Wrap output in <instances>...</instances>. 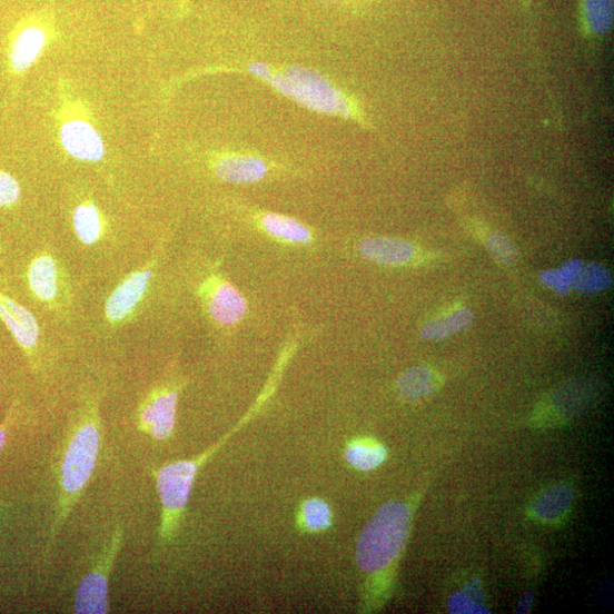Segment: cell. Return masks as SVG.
Returning <instances> with one entry per match:
<instances>
[{
  "instance_id": "10",
  "label": "cell",
  "mask_w": 614,
  "mask_h": 614,
  "mask_svg": "<svg viewBox=\"0 0 614 614\" xmlns=\"http://www.w3.org/2000/svg\"><path fill=\"white\" fill-rule=\"evenodd\" d=\"M0 320L11 333L28 360L34 362L41 335L36 317L22 304L0 291Z\"/></svg>"
},
{
  "instance_id": "27",
  "label": "cell",
  "mask_w": 614,
  "mask_h": 614,
  "mask_svg": "<svg viewBox=\"0 0 614 614\" xmlns=\"http://www.w3.org/2000/svg\"><path fill=\"white\" fill-rule=\"evenodd\" d=\"M21 405L17 400L10 407L4 420L0 423V453L6 448L10 436L19 426L21 419Z\"/></svg>"
},
{
  "instance_id": "5",
  "label": "cell",
  "mask_w": 614,
  "mask_h": 614,
  "mask_svg": "<svg viewBox=\"0 0 614 614\" xmlns=\"http://www.w3.org/2000/svg\"><path fill=\"white\" fill-rule=\"evenodd\" d=\"M58 122L61 143L72 158L86 162H99L105 158V141L81 99L71 95L63 97Z\"/></svg>"
},
{
  "instance_id": "29",
  "label": "cell",
  "mask_w": 614,
  "mask_h": 614,
  "mask_svg": "<svg viewBox=\"0 0 614 614\" xmlns=\"http://www.w3.org/2000/svg\"><path fill=\"white\" fill-rule=\"evenodd\" d=\"M532 602H533V595L529 593L523 598L518 611L521 613L527 612L531 607Z\"/></svg>"
},
{
  "instance_id": "6",
  "label": "cell",
  "mask_w": 614,
  "mask_h": 614,
  "mask_svg": "<svg viewBox=\"0 0 614 614\" xmlns=\"http://www.w3.org/2000/svg\"><path fill=\"white\" fill-rule=\"evenodd\" d=\"M125 538V528L117 526L110 541L99 552L93 566L77 588L75 613L107 614L110 612V580Z\"/></svg>"
},
{
  "instance_id": "9",
  "label": "cell",
  "mask_w": 614,
  "mask_h": 614,
  "mask_svg": "<svg viewBox=\"0 0 614 614\" xmlns=\"http://www.w3.org/2000/svg\"><path fill=\"white\" fill-rule=\"evenodd\" d=\"M152 275L154 266L149 264L130 274L111 293L106 303V317L111 325L119 326L131 319L147 295Z\"/></svg>"
},
{
  "instance_id": "15",
  "label": "cell",
  "mask_w": 614,
  "mask_h": 614,
  "mask_svg": "<svg viewBox=\"0 0 614 614\" xmlns=\"http://www.w3.org/2000/svg\"><path fill=\"white\" fill-rule=\"evenodd\" d=\"M388 452L379 442L373 438H357L345 448L346 463L358 472H373L382 466Z\"/></svg>"
},
{
  "instance_id": "20",
  "label": "cell",
  "mask_w": 614,
  "mask_h": 614,
  "mask_svg": "<svg viewBox=\"0 0 614 614\" xmlns=\"http://www.w3.org/2000/svg\"><path fill=\"white\" fill-rule=\"evenodd\" d=\"M439 385L436 373L427 367L406 372L398 380L399 395L407 400H418L434 393Z\"/></svg>"
},
{
  "instance_id": "18",
  "label": "cell",
  "mask_w": 614,
  "mask_h": 614,
  "mask_svg": "<svg viewBox=\"0 0 614 614\" xmlns=\"http://www.w3.org/2000/svg\"><path fill=\"white\" fill-rule=\"evenodd\" d=\"M72 221L78 239L85 245L90 246L98 242L106 234V218L97 205L90 200L78 205Z\"/></svg>"
},
{
  "instance_id": "17",
  "label": "cell",
  "mask_w": 614,
  "mask_h": 614,
  "mask_svg": "<svg viewBox=\"0 0 614 614\" xmlns=\"http://www.w3.org/2000/svg\"><path fill=\"white\" fill-rule=\"evenodd\" d=\"M591 399V387L571 384L554 392L545 403V408L547 415L565 418L581 412L584 404Z\"/></svg>"
},
{
  "instance_id": "32",
  "label": "cell",
  "mask_w": 614,
  "mask_h": 614,
  "mask_svg": "<svg viewBox=\"0 0 614 614\" xmlns=\"http://www.w3.org/2000/svg\"><path fill=\"white\" fill-rule=\"evenodd\" d=\"M184 2H186V0H180V3H184Z\"/></svg>"
},
{
  "instance_id": "31",
  "label": "cell",
  "mask_w": 614,
  "mask_h": 614,
  "mask_svg": "<svg viewBox=\"0 0 614 614\" xmlns=\"http://www.w3.org/2000/svg\"><path fill=\"white\" fill-rule=\"evenodd\" d=\"M325 2L337 3V2H345V0H325Z\"/></svg>"
},
{
  "instance_id": "24",
  "label": "cell",
  "mask_w": 614,
  "mask_h": 614,
  "mask_svg": "<svg viewBox=\"0 0 614 614\" xmlns=\"http://www.w3.org/2000/svg\"><path fill=\"white\" fill-rule=\"evenodd\" d=\"M580 261L568 263L556 271H548L542 276V281L554 290L565 294L574 285L582 268Z\"/></svg>"
},
{
  "instance_id": "28",
  "label": "cell",
  "mask_w": 614,
  "mask_h": 614,
  "mask_svg": "<svg viewBox=\"0 0 614 614\" xmlns=\"http://www.w3.org/2000/svg\"><path fill=\"white\" fill-rule=\"evenodd\" d=\"M448 607L452 613H489L485 606L466 593L454 594L449 600Z\"/></svg>"
},
{
  "instance_id": "19",
  "label": "cell",
  "mask_w": 614,
  "mask_h": 614,
  "mask_svg": "<svg viewBox=\"0 0 614 614\" xmlns=\"http://www.w3.org/2000/svg\"><path fill=\"white\" fill-rule=\"evenodd\" d=\"M334 525L330 505L323 498L314 497L304 501L297 512V527L306 534H320Z\"/></svg>"
},
{
  "instance_id": "7",
  "label": "cell",
  "mask_w": 614,
  "mask_h": 614,
  "mask_svg": "<svg viewBox=\"0 0 614 614\" xmlns=\"http://www.w3.org/2000/svg\"><path fill=\"white\" fill-rule=\"evenodd\" d=\"M181 388L179 382L170 380L150 389L137 409V427L141 433L158 442L174 435Z\"/></svg>"
},
{
  "instance_id": "30",
  "label": "cell",
  "mask_w": 614,
  "mask_h": 614,
  "mask_svg": "<svg viewBox=\"0 0 614 614\" xmlns=\"http://www.w3.org/2000/svg\"><path fill=\"white\" fill-rule=\"evenodd\" d=\"M6 512H7V508L3 506H0V522H2L3 518L6 517Z\"/></svg>"
},
{
  "instance_id": "11",
  "label": "cell",
  "mask_w": 614,
  "mask_h": 614,
  "mask_svg": "<svg viewBox=\"0 0 614 614\" xmlns=\"http://www.w3.org/2000/svg\"><path fill=\"white\" fill-rule=\"evenodd\" d=\"M216 176L226 182L248 185L263 181L270 174V165L250 154H222L212 161Z\"/></svg>"
},
{
  "instance_id": "12",
  "label": "cell",
  "mask_w": 614,
  "mask_h": 614,
  "mask_svg": "<svg viewBox=\"0 0 614 614\" xmlns=\"http://www.w3.org/2000/svg\"><path fill=\"white\" fill-rule=\"evenodd\" d=\"M358 250L365 259L388 267H403L418 260L419 250L412 242L390 238L372 237L362 241Z\"/></svg>"
},
{
  "instance_id": "22",
  "label": "cell",
  "mask_w": 614,
  "mask_h": 614,
  "mask_svg": "<svg viewBox=\"0 0 614 614\" xmlns=\"http://www.w3.org/2000/svg\"><path fill=\"white\" fill-rule=\"evenodd\" d=\"M613 16V0H583V21L592 34L602 36L608 32Z\"/></svg>"
},
{
  "instance_id": "23",
  "label": "cell",
  "mask_w": 614,
  "mask_h": 614,
  "mask_svg": "<svg viewBox=\"0 0 614 614\" xmlns=\"http://www.w3.org/2000/svg\"><path fill=\"white\" fill-rule=\"evenodd\" d=\"M612 285L611 274L600 265L592 264L582 267L574 283V287L582 293H597Z\"/></svg>"
},
{
  "instance_id": "2",
  "label": "cell",
  "mask_w": 614,
  "mask_h": 614,
  "mask_svg": "<svg viewBox=\"0 0 614 614\" xmlns=\"http://www.w3.org/2000/svg\"><path fill=\"white\" fill-rule=\"evenodd\" d=\"M412 521V507L403 502H388L358 537L356 563L367 576L363 612H373L388 600L396 562L406 545Z\"/></svg>"
},
{
  "instance_id": "14",
  "label": "cell",
  "mask_w": 614,
  "mask_h": 614,
  "mask_svg": "<svg viewBox=\"0 0 614 614\" xmlns=\"http://www.w3.org/2000/svg\"><path fill=\"white\" fill-rule=\"evenodd\" d=\"M574 492L567 485H556L543 492L532 504L533 515L544 523H554L567 514Z\"/></svg>"
},
{
  "instance_id": "8",
  "label": "cell",
  "mask_w": 614,
  "mask_h": 614,
  "mask_svg": "<svg viewBox=\"0 0 614 614\" xmlns=\"http://www.w3.org/2000/svg\"><path fill=\"white\" fill-rule=\"evenodd\" d=\"M200 296L210 318L220 326L238 325L247 315L248 305L244 295L219 276L205 279Z\"/></svg>"
},
{
  "instance_id": "21",
  "label": "cell",
  "mask_w": 614,
  "mask_h": 614,
  "mask_svg": "<svg viewBox=\"0 0 614 614\" xmlns=\"http://www.w3.org/2000/svg\"><path fill=\"white\" fill-rule=\"evenodd\" d=\"M474 321V315L468 309H458L449 315L428 323L422 330L425 339H444L468 329Z\"/></svg>"
},
{
  "instance_id": "25",
  "label": "cell",
  "mask_w": 614,
  "mask_h": 614,
  "mask_svg": "<svg viewBox=\"0 0 614 614\" xmlns=\"http://www.w3.org/2000/svg\"><path fill=\"white\" fill-rule=\"evenodd\" d=\"M485 242L499 264L509 266L517 260V249L507 237L493 232L487 236Z\"/></svg>"
},
{
  "instance_id": "4",
  "label": "cell",
  "mask_w": 614,
  "mask_h": 614,
  "mask_svg": "<svg viewBox=\"0 0 614 614\" xmlns=\"http://www.w3.org/2000/svg\"><path fill=\"white\" fill-rule=\"evenodd\" d=\"M56 36V21L50 12H34L21 18L7 39L9 73L14 78L22 77Z\"/></svg>"
},
{
  "instance_id": "16",
  "label": "cell",
  "mask_w": 614,
  "mask_h": 614,
  "mask_svg": "<svg viewBox=\"0 0 614 614\" xmlns=\"http://www.w3.org/2000/svg\"><path fill=\"white\" fill-rule=\"evenodd\" d=\"M259 221L264 230L275 239L300 245L314 241L311 230L291 217L266 212L260 216Z\"/></svg>"
},
{
  "instance_id": "3",
  "label": "cell",
  "mask_w": 614,
  "mask_h": 614,
  "mask_svg": "<svg viewBox=\"0 0 614 614\" xmlns=\"http://www.w3.org/2000/svg\"><path fill=\"white\" fill-rule=\"evenodd\" d=\"M245 72L269 83L276 91L314 112L362 121L354 101L320 72L300 66L276 69L252 62Z\"/></svg>"
},
{
  "instance_id": "26",
  "label": "cell",
  "mask_w": 614,
  "mask_h": 614,
  "mask_svg": "<svg viewBox=\"0 0 614 614\" xmlns=\"http://www.w3.org/2000/svg\"><path fill=\"white\" fill-rule=\"evenodd\" d=\"M21 196V188L11 174L0 170V209L12 208Z\"/></svg>"
},
{
  "instance_id": "13",
  "label": "cell",
  "mask_w": 614,
  "mask_h": 614,
  "mask_svg": "<svg viewBox=\"0 0 614 614\" xmlns=\"http://www.w3.org/2000/svg\"><path fill=\"white\" fill-rule=\"evenodd\" d=\"M27 277L30 291L39 301L51 304L58 299L61 273L53 255L38 254L29 265Z\"/></svg>"
},
{
  "instance_id": "1",
  "label": "cell",
  "mask_w": 614,
  "mask_h": 614,
  "mask_svg": "<svg viewBox=\"0 0 614 614\" xmlns=\"http://www.w3.org/2000/svg\"><path fill=\"white\" fill-rule=\"evenodd\" d=\"M101 444V419L95 398L86 399L76 413L62 444L58 467V498L46 555H50L76 505L93 475Z\"/></svg>"
}]
</instances>
